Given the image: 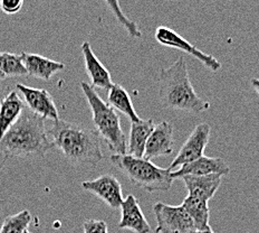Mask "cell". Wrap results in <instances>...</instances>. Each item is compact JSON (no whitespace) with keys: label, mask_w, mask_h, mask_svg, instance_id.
Segmentation results:
<instances>
[{"label":"cell","mask_w":259,"mask_h":233,"mask_svg":"<svg viewBox=\"0 0 259 233\" xmlns=\"http://www.w3.org/2000/svg\"><path fill=\"white\" fill-rule=\"evenodd\" d=\"M16 89L23 95L25 104L29 108L31 112L41 117L42 119H50L54 122L59 120V115L55 102L50 92L45 89L30 88L24 84L18 83Z\"/></svg>","instance_id":"cell-10"},{"label":"cell","mask_w":259,"mask_h":233,"mask_svg":"<svg viewBox=\"0 0 259 233\" xmlns=\"http://www.w3.org/2000/svg\"><path fill=\"white\" fill-rule=\"evenodd\" d=\"M223 177L217 174L203 176L186 175L181 177V181L185 184L188 195L209 202L219 189Z\"/></svg>","instance_id":"cell-15"},{"label":"cell","mask_w":259,"mask_h":233,"mask_svg":"<svg viewBox=\"0 0 259 233\" xmlns=\"http://www.w3.org/2000/svg\"><path fill=\"white\" fill-rule=\"evenodd\" d=\"M155 41L162 46L176 48L178 51H181L183 53L188 54L194 58H197L203 66H206L208 70L212 72H218L221 69V63L217 58L206 54L204 52L200 51L191 43H189L187 40L183 39L181 35L178 34L174 29L169 28L165 26H159L155 29Z\"/></svg>","instance_id":"cell-7"},{"label":"cell","mask_w":259,"mask_h":233,"mask_svg":"<svg viewBox=\"0 0 259 233\" xmlns=\"http://www.w3.org/2000/svg\"><path fill=\"white\" fill-rule=\"evenodd\" d=\"M80 51H82L83 54L86 73H88L90 78L91 86L109 91L113 84H114L109 70L97 58L89 42L83 43Z\"/></svg>","instance_id":"cell-14"},{"label":"cell","mask_w":259,"mask_h":233,"mask_svg":"<svg viewBox=\"0 0 259 233\" xmlns=\"http://www.w3.org/2000/svg\"><path fill=\"white\" fill-rule=\"evenodd\" d=\"M53 148L44 119L25 109L0 139V151L7 157L42 158Z\"/></svg>","instance_id":"cell-2"},{"label":"cell","mask_w":259,"mask_h":233,"mask_svg":"<svg viewBox=\"0 0 259 233\" xmlns=\"http://www.w3.org/2000/svg\"><path fill=\"white\" fill-rule=\"evenodd\" d=\"M80 89L92 111V120L94 123L95 131L103 138L113 153L117 155L126 154L127 139L116 111L96 93L93 86L80 82Z\"/></svg>","instance_id":"cell-4"},{"label":"cell","mask_w":259,"mask_h":233,"mask_svg":"<svg viewBox=\"0 0 259 233\" xmlns=\"http://www.w3.org/2000/svg\"><path fill=\"white\" fill-rule=\"evenodd\" d=\"M84 233H109L106 222L103 220H88L83 224Z\"/></svg>","instance_id":"cell-24"},{"label":"cell","mask_w":259,"mask_h":233,"mask_svg":"<svg viewBox=\"0 0 259 233\" xmlns=\"http://www.w3.org/2000/svg\"><path fill=\"white\" fill-rule=\"evenodd\" d=\"M194 233H213V231H212V229H210V230H206V231H196Z\"/></svg>","instance_id":"cell-27"},{"label":"cell","mask_w":259,"mask_h":233,"mask_svg":"<svg viewBox=\"0 0 259 233\" xmlns=\"http://www.w3.org/2000/svg\"><path fill=\"white\" fill-rule=\"evenodd\" d=\"M230 173V167L228 164L218 157H208L202 156L197 160L189 162L181 166L180 169L172 172V177L181 178L186 175H196V176H203V175H228Z\"/></svg>","instance_id":"cell-12"},{"label":"cell","mask_w":259,"mask_h":233,"mask_svg":"<svg viewBox=\"0 0 259 233\" xmlns=\"http://www.w3.org/2000/svg\"><path fill=\"white\" fill-rule=\"evenodd\" d=\"M153 128L154 122L152 119H141L139 121L131 122L126 154L138 158H143L145 145Z\"/></svg>","instance_id":"cell-18"},{"label":"cell","mask_w":259,"mask_h":233,"mask_svg":"<svg viewBox=\"0 0 259 233\" xmlns=\"http://www.w3.org/2000/svg\"><path fill=\"white\" fill-rule=\"evenodd\" d=\"M210 132H211V128L207 122H201L196 126L168 169L174 172L175 170L180 169L181 166L202 157L209 143Z\"/></svg>","instance_id":"cell-8"},{"label":"cell","mask_w":259,"mask_h":233,"mask_svg":"<svg viewBox=\"0 0 259 233\" xmlns=\"http://www.w3.org/2000/svg\"><path fill=\"white\" fill-rule=\"evenodd\" d=\"M30 222V212L24 210L17 214L7 216L0 227V233H24L29 226Z\"/></svg>","instance_id":"cell-23"},{"label":"cell","mask_w":259,"mask_h":233,"mask_svg":"<svg viewBox=\"0 0 259 233\" xmlns=\"http://www.w3.org/2000/svg\"><path fill=\"white\" fill-rule=\"evenodd\" d=\"M20 55L23 58L27 74L32 78L50 81L52 77L62 72L65 69L64 63L53 61V59L41 56L39 54L23 52Z\"/></svg>","instance_id":"cell-16"},{"label":"cell","mask_w":259,"mask_h":233,"mask_svg":"<svg viewBox=\"0 0 259 233\" xmlns=\"http://www.w3.org/2000/svg\"><path fill=\"white\" fill-rule=\"evenodd\" d=\"M181 207L186 210L188 215L191 218L197 231H206L211 229V226L209 224L210 211L208 202L187 195V197L183 199Z\"/></svg>","instance_id":"cell-19"},{"label":"cell","mask_w":259,"mask_h":233,"mask_svg":"<svg viewBox=\"0 0 259 233\" xmlns=\"http://www.w3.org/2000/svg\"><path fill=\"white\" fill-rule=\"evenodd\" d=\"M24 110L25 104L16 90L10 91L0 100V139L18 120Z\"/></svg>","instance_id":"cell-17"},{"label":"cell","mask_w":259,"mask_h":233,"mask_svg":"<svg viewBox=\"0 0 259 233\" xmlns=\"http://www.w3.org/2000/svg\"><path fill=\"white\" fill-rule=\"evenodd\" d=\"M47 132L53 139V148L75 166L95 167L104 158L100 136L93 129L59 119Z\"/></svg>","instance_id":"cell-1"},{"label":"cell","mask_w":259,"mask_h":233,"mask_svg":"<svg viewBox=\"0 0 259 233\" xmlns=\"http://www.w3.org/2000/svg\"><path fill=\"white\" fill-rule=\"evenodd\" d=\"M25 0H0V9L7 15L18 14L24 6Z\"/></svg>","instance_id":"cell-25"},{"label":"cell","mask_w":259,"mask_h":233,"mask_svg":"<svg viewBox=\"0 0 259 233\" xmlns=\"http://www.w3.org/2000/svg\"><path fill=\"white\" fill-rule=\"evenodd\" d=\"M110 160L133 185L149 193L168 192L174 184L175 178L169 169H161L145 158H138L128 154H114L110 157Z\"/></svg>","instance_id":"cell-5"},{"label":"cell","mask_w":259,"mask_h":233,"mask_svg":"<svg viewBox=\"0 0 259 233\" xmlns=\"http://www.w3.org/2000/svg\"><path fill=\"white\" fill-rule=\"evenodd\" d=\"M24 233H31V232H29V231H28V230H26V231H25V232H24Z\"/></svg>","instance_id":"cell-29"},{"label":"cell","mask_w":259,"mask_h":233,"mask_svg":"<svg viewBox=\"0 0 259 233\" xmlns=\"http://www.w3.org/2000/svg\"><path fill=\"white\" fill-rule=\"evenodd\" d=\"M158 82L160 102L168 109L200 115L210 108L209 102L194 90L185 57L181 56L170 66L161 69Z\"/></svg>","instance_id":"cell-3"},{"label":"cell","mask_w":259,"mask_h":233,"mask_svg":"<svg viewBox=\"0 0 259 233\" xmlns=\"http://www.w3.org/2000/svg\"><path fill=\"white\" fill-rule=\"evenodd\" d=\"M121 220L118 227L124 230H131L136 233H150L151 227L143 214L139 199L130 194L124 198L121 205Z\"/></svg>","instance_id":"cell-13"},{"label":"cell","mask_w":259,"mask_h":233,"mask_svg":"<svg viewBox=\"0 0 259 233\" xmlns=\"http://www.w3.org/2000/svg\"><path fill=\"white\" fill-rule=\"evenodd\" d=\"M109 105L115 111H120L123 115H125L131 122H136L141 120L139 117L134 106L132 104L131 96L127 93V91L120 84H113L112 88L109 90V96H107Z\"/></svg>","instance_id":"cell-20"},{"label":"cell","mask_w":259,"mask_h":233,"mask_svg":"<svg viewBox=\"0 0 259 233\" xmlns=\"http://www.w3.org/2000/svg\"><path fill=\"white\" fill-rule=\"evenodd\" d=\"M0 71L6 78L26 77L27 71L23 63V58L19 54L0 52Z\"/></svg>","instance_id":"cell-21"},{"label":"cell","mask_w":259,"mask_h":233,"mask_svg":"<svg viewBox=\"0 0 259 233\" xmlns=\"http://www.w3.org/2000/svg\"><path fill=\"white\" fill-rule=\"evenodd\" d=\"M104 3L118 23H120L123 28L128 32L130 36L134 37V39H140V37L142 36V32L140 30L138 24L134 23L133 20L128 19L126 17V15L123 13L120 5V0H104Z\"/></svg>","instance_id":"cell-22"},{"label":"cell","mask_w":259,"mask_h":233,"mask_svg":"<svg viewBox=\"0 0 259 233\" xmlns=\"http://www.w3.org/2000/svg\"><path fill=\"white\" fill-rule=\"evenodd\" d=\"M250 84L252 86L253 91L256 92L257 95L259 96V79H251L250 80Z\"/></svg>","instance_id":"cell-26"},{"label":"cell","mask_w":259,"mask_h":233,"mask_svg":"<svg viewBox=\"0 0 259 233\" xmlns=\"http://www.w3.org/2000/svg\"><path fill=\"white\" fill-rule=\"evenodd\" d=\"M5 79H6V77H5V74L0 71V81H4Z\"/></svg>","instance_id":"cell-28"},{"label":"cell","mask_w":259,"mask_h":233,"mask_svg":"<svg viewBox=\"0 0 259 233\" xmlns=\"http://www.w3.org/2000/svg\"><path fill=\"white\" fill-rule=\"evenodd\" d=\"M174 135V126L168 121H162L154 126L145 145L143 158L151 160L171 155L175 149Z\"/></svg>","instance_id":"cell-11"},{"label":"cell","mask_w":259,"mask_h":233,"mask_svg":"<svg viewBox=\"0 0 259 233\" xmlns=\"http://www.w3.org/2000/svg\"><path fill=\"white\" fill-rule=\"evenodd\" d=\"M84 191H88L102 199L111 209H118L124 201L121 183L111 174L101 175L95 180L80 183Z\"/></svg>","instance_id":"cell-9"},{"label":"cell","mask_w":259,"mask_h":233,"mask_svg":"<svg viewBox=\"0 0 259 233\" xmlns=\"http://www.w3.org/2000/svg\"><path fill=\"white\" fill-rule=\"evenodd\" d=\"M156 233H194L197 231L190 216L181 205L162 202L154 204Z\"/></svg>","instance_id":"cell-6"}]
</instances>
